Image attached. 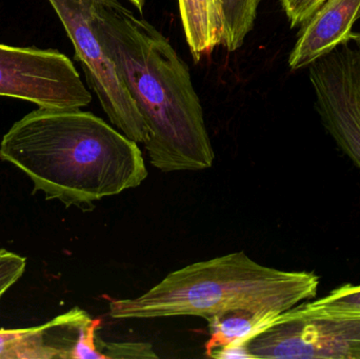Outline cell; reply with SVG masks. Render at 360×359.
I'll list each match as a JSON object with an SVG mask.
<instances>
[{
	"label": "cell",
	"mask_w": 360,
	"mask_h": 359,
	"mask_svg": "<svg viewBox=\"0 0 360 359\" xmlns=\"http://www.w3.org/2000/svg\"><path fill=\"white\" fill-rule=\"evenodd\" d=\"M317 109L328 132L360 170V48L350 41L310 65Z\"/></svg>",
	"instance_id": "cell-7"
},
{
	"label": "cell",
	"mask_w": 360,
	"mask_h": 359,
	"mask_svg": "<svg viewBox=\"0 0 360 359\" xmlns=\"http://www.w3.org/2000/svg\"><path fill=\"white\" fill-rule=\"evenodd\" d=\"M107 358H158L153 348L146 343L101 344Z\"/></svg>",
	"instance_id": "cell-15"
},
{
	"label": "cell",
	"mask_w": 360,
	"mask_h": 359,
	"mask_svg": "<svg viewBox=\"0 0 360 359\" xmlns=\"http://www.w3.org/2000/svg\"><path fill=\"white\" fill-rule=\"evenodd\" d=\"M355 41H356V44H359V46L360 48V33L359 34H355Z\"/></svg>",
	"instance_id": "cell-20"
},
{
	"label": "cell",
	"mask_w": 360,
	"mask_h": 359,
	"mask_svg": "<svg viewBox=\"0 0 360 359\" xmlns=\"http://www.w3.org/2000/svg\"><path fill=\"white\" fill-rule=\"evenodd\" d=\"M210 358L218 359H253L247 346L228 345L212 352Z\"/></svg>",
	"instance_id": "cell-17"
},
{
	"label": "cell",
	"mask_w": 360,
	"mask_h": 359,
	"mask_svg": "<svg viewBox=\"0 0 360 359\" xmlns=\"http://www.w3.org/2000/svg\"><path fill=\"white\" fill-rule=\"evenodd\" d=\"M245 346L253 359H360V314L302 303L279 314Z\"/></svg>",
	"instance_id": "cell-4"
},
{
	"label": "cell",
	"mask_w": 360,
	"mask_h": 359,
	"mask_svg": "<svg viewBox=\"0 0 360 359\" xmlns=\"http://www.w3.org/2000/svg\"><path fill=\"white\" fill-rule=\"evenodd\" d=\"M0 96L52 109H82L92 101L75 65L63 53L4 44H0Z\"/></svg>",
	"instance_id": "cell-6"
},
{
	"label": "cell",
	"mask_w": 360,
	"mask_h": 359,
	"mask_svg": "<svg viewBox=\"0 0 360 359\" xmlns=\"http://www.w3.org/2000/svg\"><path fill=\"white\" fill-rule=\"evenodd\" d=\"M359 16L360 0H326L304 22L290 55V67H310L334 48L354 40L352 27Z\"/></svg>",
	"instance_id": "cell-9"
},
{
	"label": "cell",
	"mask_w": 360,
	"mask_h": 359,
	"mask_svg": "<svg viewBox=\"0 0 360 359\" xmlns=\"http://www.w3.org/2000/svg\"><path fill=\"white\" fill-rule=\"evenodd\" d=\"M279 314L266 308L240 307L207 316L210 339L205 345V354L210 358L212 352L224 346L247 345Z\"/></svg>",
	"instance_id": "cell-10"
},
{
	"label": "cell",
	"mask_w": 360,
	"mask_h": 359,
	"mask_svg": "<svg viewBox=\"0 0 360 359\" xmlns=\"http://www.w3.org/2000/svg\"><path fill=\"white\" fill-rule=\"evenodd\" d=\"M222 19L224 37L222 46L234 52L240 48L253 27L262 0H218Z\"/></svg>",
	"instance_id": "cell-12"
},
{
	"label": "cell",
	"mask_w": 360,
	"mask_h": 359,
	"mask_svg": "<svg viewBox=\"0 0 360 359\" xmlns=\"http://www.w3.org/2000/svg\"><path fill=\"white\" fill-rule=\"evenodd\" d=\"M129 1H131L133 6H136L141 12L143 11V6H145L146 4V0H129Z\"/></svg>",
	"instance_id": "cell-19"
},
{
	"label": "cell",
	"mask_w": 360,
	"mask_h": 359,
	"mask_svg": "<svg viewBox=\"0 0 360 359\" xmlns=\"http://www.w3.org/2000/svg\"><path fill=\"white\" fill-rule=\"evenodd\" d=\"M319 286L316 274L266 267L240 251L172 272L136 299H109L110 315L115 320L207 318L240 307L283 313L314 299Z\"/></svg>",
	"instance_id": "cell-3"
},
{
	"label": "cell",
	"mask_w": 360,
	"mask_h": 359,
	"mask_svg": "<svg viewBox=\"0 0 360 359\" xmlns=\"http://www.w3.org/2000/svg\"><path fill=\"white\" fill-rule=\"evenodd\" d=\"M101 320L75 309L34 328L0 329V359H101Z\"/></svg>",
	"instance_id": "cell-8"
},
{
	"label": "cell",
	"mask_w": 360,
	"mask_h": 359,
	"mask_svg": "<svg viewBox=\"0 0 360 359\" xmlns=\"http://www.w3.org/2000/svg\"><path fill=\"white\" fill-rule=\"evenodd\" d=\"M325 1L326 0H297L293 13L289 17L292 27L302 25V23L308 21L309 18L316 12L317 8Z\"/></svg>",
	"instance_id": "cell-16"
},
{
	"label": "cell",
	"mask_w": 360,
	"mask_h": 359,
	"mask_svg": "<svg viewBox=\"0 0 360 359\" xmlns=\"http://www.w3.org/2000/svg\"><path fill=\"white\" fill-rule=\"evenodd\" d=\"M75 48L86 81L112 124L135 143H145L147 128L105 51L94 21L95 0H49Z\"/></svg>",
	"instance_id": "cell-5"
},
{
	"label": "cell",
	"mask_w": 360,
	"mask_h": 359,
	"mask_svg": "<svg viewBox=\"0 0 360 359\" xmlns=\"http://www.w3.org/2000/svg\"><path fill=\"white\" fill-rule=\"evenodd\" d=\"M296 1H297V0H281L283 10H285L288 18H289V17L291 16L292 13H293L294 8H295L296 6Z\"/></svg>",
	"instance_id": "cell-18"
},
{
	"label": "cell",
	"mask_w": 360,
	"mask_h": 359,
	"mask_svg": "<svg viewBox=\"0 0 360 359\" xmlns=\"http://www.w3.org/2000/svg\"><path fill=\"white\" fill-rule=\"evenodd\" d=\"M25 266V257L4 249L0 250V299L23 275Z\"/></svg>",
	"instance_id": "cell-14"
},
{
	"label": "cell",
	"mask_w": 360,
	"mask_h": 359,
	"mask_svg": "<svg viewBox=\"0 0 360 359\" xmlns=\"http://www.w3.org/2000/svg\"><path fill=\"white\" fill-rule=\"evenodd\" d=\"M308 303L321 311L360 314V285H345L332 291L327 296Z\"/></svg>",
	"instance_id": "cell-13"
},
{
	"label": "cell",
	"mask_w": 360,
	"mask_h": 359,
	"mask_svg": "<svg viewBox=\"0 0 360 359\" xmlns=\"http://www.w3.org/2000/svg\"><path fill=\"white\" fill-rule=\"evenodd\" d=\"M94 21L145 122L152 166L162 172L211 168L215 154L200 99L169 40L118 0H95Z\"/></svg>",
	"instance_id": "cell-1"
},
{
	"label": "cell",
	"mask_w": 360,
	"mask_h": 359,
	"mask_svg": "<svg viewBox=\"0 0 360 359\" xmlns=\"http://www.w3.org/2000/svg\"><path fill=\"white\" fill-rule=\"evenodd\" d=\"M180 18L195 63L222 44L224 19L218 0H179Z\"/></svg>",
	"instance_id": "cell-11"
},
{
	"label": "cell",
	"mask_w": 360,
	"mask_h": 359,
	"mask_svg": "<svg viewBox=\"0 0 360 359\" xmlns=\"http://www.w3.org/2000/svg\"><path fill=\"white\" fill-rule=\"evenodd\" d=\"M0 158L23 171L34 191L82 210L148 177L137 143L80 109L39 107L27 114L4 135Z\"/></svg>",
	"instance_id": "cell-2"
}]
</instances>
